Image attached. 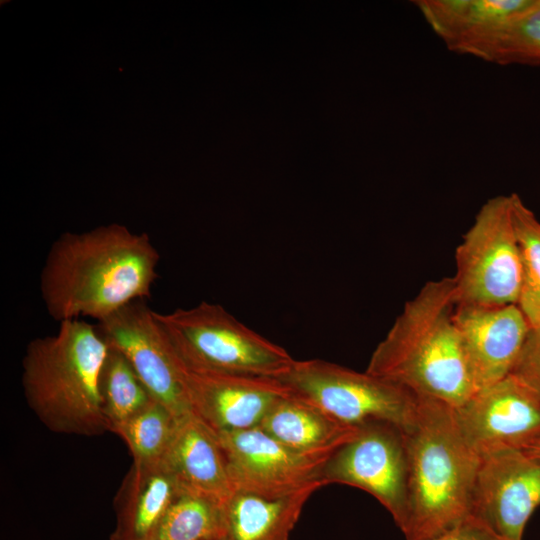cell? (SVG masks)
<instances>
[{"mask_svg": "<svg viewBox=\"0 0 540 540\" xmlns=\"http://www.w3.org/2000/svg\"><path fill=\"white\" fill-rule=\"evenodd\" d=\"M160 255L147 234L112 224L64 233L51 245L40 275L52 319L97 322L150 296Z\"/></svg>", "mask_w": 540, "mask_h": 540, "instance_id": "cell-1", "label": "cell"}, {"mask_svg": "<svg viewBox=\"0 0 540 540\" xmlns=\"http://www.w3.org/2000/svg\"><path fill=\"white\" fill-rule=\"evenodd\" d=\"M457 303L452 277L425 283L378 343L366 371L416 396L462 405L476 389L455 322Z\"/></svg>", "mask_w": 540, "mask_h": 540, "instance_id": "cell-2", "label": "cell"}, {"mask_svg": "<svg viewBox=\"0 0 540 540\" xmlns=\"http://www.w3.org/2000/svg\"><path fill=\"white\" fill-rule=\"evenodd\" d=\"M408 452L405 540H432L471 515V499L481 457L463 439L453 407L417 396Z\"/></svg>", "mask_w": 540, "mask_h": 540, "instance_id": "cell-3", "label": "cell"}, {"mask_svg": "<svg viewBox=\"0 0 540 540\" xmlns=\"http://www.w3.org/2000/svg\"><path fill=\"white\" fill-rule=\"evenodd\" d=\"M109 345L97 325L60 322L53 336L31 340L22 361L29 407L52 432L82 436L109 431L100 391Z\"/></svg>", "mask_w": 540, "mask_h": 540, "instance_id": "cell-4", "label": "cell"}, {"mask_svg": "<svg viewBox=\"0 0 540 540\" xmlns=\"http://www.w3.org/2000/svg\"><path fill=\"white\" fill-rule=\"evenodd\" d=\"M154 314L188 369L278 379L295 361L285 348L250 329L219 304L203 301L188 309Z\"/></svg>", "mask_w": 540, "mask_h": 540, "instance_id": "cell-5", "label": "cell"}, {"mask_svg": "<svg viewBox=\"0 0 540 540\" xmlns=\"http://www.w3.org/2000/svg\"><path fill=\"white\" fill-rule=\"evenodd\" d=\"M278 380L293 394L349 426L388 422L406 430L415 417L416 395L367 371L320 359L295 360Z\"/></svg>", "mask_w": 540, "mask_h": 540, "instance_id": "cell-6", "label": "cell"}, {"mask_svg": "<svg viewBox=\"0 0 540 540\" xmlns=\"http://www.w3.org/2000/svg\"><path fill=\"white\" fill-rule=\"evenodd\" d=\"M455 264L458 303L518 304L523 268L511 195L492 197L481 206L456 248Z\"/></svg>", "mask_w": 540, "mask_h": 540, "instance_id": "cell-7", "label": "cell"}, {"mask_svg": "<svg viewBox=\"0 0 540 540\" xmlns=\"http://www.w3.org/2000/svg\"><path fill=\"white\" fill-rule=\"evenodd\" d=\"M322 480L325 485L344 484L369 493L385 507L402 532L408 493L405 430L388 422L359 426L353 437L329 457Z\"/></svg>", "mask_w": 540, "mask_h": 540, "instance_id": "cell-8", "label": "cell"}, {"mask_svg": "<svg viewBox=\"0 0 540 540\" xmlns=\"http://www.w3.org/2000/svg\"><path fill=\"white\" fill-rule=\"evenodd\" d=\"M144 300L97 322L107 343L129 361L154 400L179 419L193 413L185 367Z\"/></svg>", "mask_w": 540, "mask_h": 540, "instance_id": "cell-9", "label": "cell"}, {"mask_svg": "<svg viewBox=\"0 0 540 540\" xmlns=\"http://www.w3.org/2000/svg\"><path fill=\"white\" fill-rule=\"evenodd\" d=\"M453 412L463 439L480 457L527 452L540 443V393L512 374L477 390Z\"/></svg>", "mask_w": 540, "mask_h": 540, "instance_id": "cell-10", "label": "cell"}, {"mask_svg": "<svg viewBox=\"0 0 540 540\" xmlns=\"http://www.w3.org/2000/svg\"><path fill=\"white\" fill-rule=\"evenodd\" d=\"M215 433L224 452L234 492L280 498L312 484L324 483L322 471L332 454L298 452L259 427Z\"/></svg>", "mask_w": 540, "mask_h": 540, "instance_id": "cell-11", "label": "cell"}, {"mask_svg": "<svg viewBox=\"0 0 540 540\" xmlns=\"http://www.w3.org/2000/svg\"><path fill=\"white\" fill-rule=\"evenodd\" d=\"M539 506V459L517 450L481 457L470 516L503 536L522 540L526 524Z\"/></svg>", "mask_w": 540, "mask_h": 540, "instance_id": "cell-12", "label": "cell"}, {"mask_svg": "<svg viewBox=\"0 0 540 540\" xmlns=\"http://www.w3.org/2000/svg\"><path fill=\"white\" fill-rule=\"evenodd\" d=\"M185 367V366H184ZM193 414L214 432L258 427L291 390L276 378L196 371L185 367Z\"/></svg>", "mask_w": 540, "mask_h": 540, "instance_id": "cell-13", "label": "cell"}, {"mask_svg": "<svg viewBox=\"0 0 540 540\" xmlns=\"http://www.w3.org/2000/svg\"><path fill=\"white\" fill-rule=\"evenodd\" d=\"M455 322L476 391L511 374L531 327L517 304L457 303Z\"/></svg>", "mask_w": 540, "mask_h": 540, "instance_id": "cell-14", "label": "cell"}, {"mask_svg": "<svg viewBox=\"0 0 540 540\" xmlns=\"http://www.w3.org/2000/svg\"><path fill=\"white\" fill-rule=\"evenodd\" d=\"M163 461L183 491L224 505L234 493L217 434L193 413L179 420Z\"/></svg>", "mask_w": 540, "mask_h": 540, "instance_id": "cell-15", "label": "cell"}, {"mask_svg": "<svg viewBox=\"0 0 540 540\" xmlns=\"http://www.w3.org/2000/svg\"><path fill=\"white\" fill-rule=\"evenodd\" d=\"M181 490L163 460L132 463L115 496L116 523L110 540H152Z\"/></svg>", "mask_w": 540, "mask_h": 540, "instance_id": "cell-16", "label": "cell"}, {"mask_svg": "<svg viewBox=\"0 0 540 540\" xmlns=\"http://www.w3.org/2000/svg\"><path fill=\"white\" fill-rule=\"evenodd\" d=\"M258 427L293 450L317 455L333 454L358 430L292 392L271 408Z\"/></svg>", "mask_w": 540, "mask_h": 540, "instance_id": "cell-17", "label": "cell"}, {"mask_svg": "<svg viewBox=\"0 0 540 540\" xmlns=\"http://www.w3.org/2000/svg\"><path fill=\"white\" fill-rule=\"evenodd\" d=\"M534 0H417L426 22L449 50L459 51L517 14Z\"/></svg>", "mask_w": 540, "mask_h": 540, "instance_id": "cell-18", "label": "cell"}, {"mask_svg": "<svg viewBox=\"0 0 540 540\" xmlns=\"http://www.w3.org/2000/svg\"><path fill=\"white\" fill-rule=\"evenodd\" d=\"M324 486L318 482L280 498L235 491L224 506V540H289L306 502Z\"/></svg>", "mask_w": 540, "mask_h": 540, "instance_id": "cell-19", "label": "cell"}, {"mask_svg": "<svg viewBox=\"0 0 540 540\" xmlns=\"http://www.w3.org/2000/svg\"><path fill=\"white\" fill-rule=\"evenodd\" d=\"M459 53L498 64L540 63V0L464 46Z\"/></svg>", "mask_w": 540, "mask_h": 540, "instance_id": "cell-20", "label": "cell"}, {"mask_svg": "<svg viewBox=\"0 0 540 540\" xmlns=\"http://www.w3.org/2000/svg\"><path fill=\"white\" fill-rule=\"evenodd\" d=\"M224 504L181 490L152 540H224Z\"/></svg>", "mask_w": 540, "mask_h": 540, "instance_id": "cell-21", "label": "cell"}, {"mask_svg": "<svg viewBox=\"0 0 540 540\" xmlns=\"http://www.w3.org/2000/svg\"><path fill=\"white\" fill-rule=\"evenodd\" d=\"M100 391L110 432L154 400L126 357L111 345L102 368Z\"/></svg>", "mask_w": 540, "mask_h": 540, "instance_id": "cell-22", "label": "cell"}, {"mask_svg": "<svg viewBox=\"0 0 540 540\" xmlns=\"http://www.w3.org/2000/svg\"><path fill=\"white\" fill-rule=\"evenodd\" d=\"M179 420L167 407L153 400L113 433L125 442L133 463L153 464L163 460Z\"/></svg>", "mask_w": 540, "mask_h": 540, "instance_id": "cell-23", "label": "cell"}, {"mask_svg": "<svg viewBox=\"0 0 540 540\" xmlns=\"http://www.w3.org/2000/svg\"><path fill=\"white\" fill-rule=\"evenodd\" d=\"M512 217L522 257V287L518 306L531 326L540 323V221L513 193Z\"/></svg>", "mask_w": 540, "mask_h": 540, "instance_id": "cell-24", "label": "cell"}, {"mask_svg": "<svg viewBox=\"0 0 540 540\" xmlns=\"http://www.w3.org/2000/svg\"><path fill=\"white\" fill-rule=\"evenodd\" d=\"M511 374L540 393V323L530 327Z\"/></svg>", "mask_w": 540, "mask_h": 540, "instance_id": "cell-25", "label": "cell"}, {"mask_svg": "<svg viewBox=\"0 0 540 540\" xmlns=\"http://www.w3.org/2000/svg\"><path fill=\"white\" fill-rule=\"evenodd\" d=\"M432 540H514L503 536L474 518L467 517L455 528Z\"/></svg>", "mask_w": 540, "mask_h": 540, "instance_id": "cell-26", "label": "cell"}, {"mask_svg": "<svg viewBox=\"0 0 540 540\" xmlns=\"http://www.w3.org/2000/svg\"><path fill=\"white\" fill-rule=\"evenodd\" d=\"M528 455L540 460V443L526 452Z\"/></svg>", "mask_w": 540, "mask_h": 540, "instance_id": "cell-27", "label": "cell"}]
</instances>
